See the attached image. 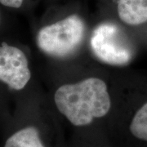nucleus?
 Masks as SVG:
<instances>
[{
    "instance_id": "obj_6",
    "label": "nucleus",
    "mask_w": 147,
    "mask_h": 147,
    "mask_svg": "<svg viewBox=\"0 0 147 147\" xmlns=\"http://www.w3.org/2000/svg\"><path fill=\"white\" fill-rule=\"evenodd\" d=\"M4 147H46L38 129L34 126L23 127L8 137Z\"/></svg>"
},
{
    "instance_id": "obj_2",
    "label": "nucleus",
    "mask_w": 147,
    "mask_h": 147,
    "mask_svg": "<svg viewBox=\"0 0 147 147\" xmlns=\"http://www.w3.org/2000/svg\"><path fill=\"white\" fill-rule=\"evenodd\" d=\"M84 33L83 20L77 15H71L42 27L38 33L37 44L41 51L49 56L65 57L79 47Z\"/></svg>"
},
{
    "instance_id": "obj_5",
    "label": "nucleus",
    "mask_w": 147,
    "mask_h": 147,
    "mask_svg": "<svg viewBox=\"0 0 147 147\" xmlns=\"http://www.w3.org/2000/svg\"><path fill=\"white\" fill-rule=\"evenodd\" d=\"M117 10L127 25L139 26L147 21V0H119Z\"/></svg>"
},
{
    "instance_id": "obj_1",
    "label": "nucleus",
    "mask_w": 147,
    "mask_h": 147,
    "mask_svg": "<svg viewBox=\"0 0 147 147\" xmlns=\"http://www.w3.org/2000/svg\"><path fill=\"white\" fill-rule=\"evenodd\" d=\"M54 100L60 113L75 127L90 125L105 117L111 107L107 86L98 78L64 84L56 91Z\"/></svg>"
},
{
    "instance_id": "obj_8",
    "label": "nucleus",
    "mask_w": 147,
    "mask_h": 147,
    "mask_svg": "<svg viewBox=\"0 0 147 147\" xmlns=\"http://www.w3.org/2000/svg\"><path fill=\"white\" fill-rule=\"evenodd\" d=\"M0 3L3 5L13 7V8H19L22 5L23 0H0Z\"/></svg>"
},
{
    "instance_id": "obj_4",
    "label": "nucleus",
    "mask_w": 147,
    "mask_h": 147,
    "mask_svg": "<svg viewBox=\"0 0 147 147\" xmlns=\"http://www.w3.org/2000/svg\"><path fill=\"white\" fill-rule=\"evenodd\" d=\"M31 78L26 56L21 49L3 42L0 46V81L11 89H23Z\"/></svg>"
},
{
    "instance_id": "obj_7",
    "label": "nucleus",
    "mask_w": 147,
    "mask_h": 147,
    "mask_svg": "<svg viewBox=\"0 0 147 147\" xmlns=\"http://www.w3.org/2000/svg\"><path fill=\"white\" fill-rule=\"evenodd\" d=\"M133 137L147 142V102L134 115L129 126Z\"/></svg>"
},
{
    "instance_id": "obj_3",
    "label": "nucleus",
    "mask_w": 147,
    "mask_h": 147,
    "mask_svg": "<svg viewBox=\"0 0 147 147\" xmlns=\"http://www.w3.org/2000/svg\"><path fill=\"white\" fill-rule=\"evenodd\" d=\"M90 45L95 56L104 63L123 65L131 61V50L114 24L102 23L96 27L90 39Z\"/></svg>"
}]
</instances>
